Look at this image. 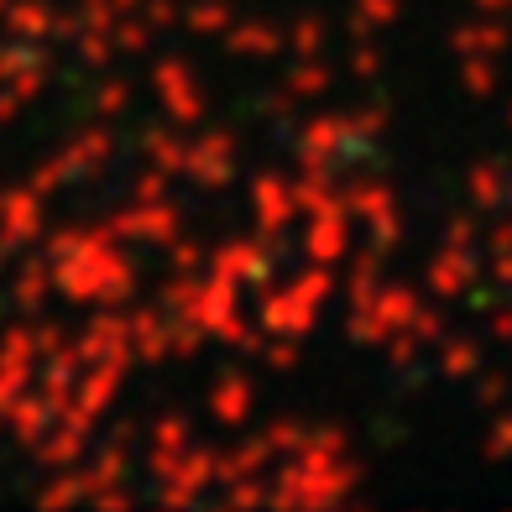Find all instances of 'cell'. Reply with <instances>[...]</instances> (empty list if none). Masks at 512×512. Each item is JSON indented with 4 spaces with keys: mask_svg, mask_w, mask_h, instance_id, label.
<instances>
[]
</instances>
